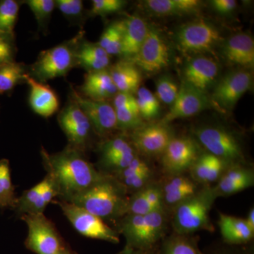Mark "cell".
I'll use <instances>...</instances> for the list:
<instances>
[{"mask_svg":"<svg viewBox=\"0 0 254 254\" xmlns=\"http://www.w3.org/2000/svg\"><path fill=\"white\" fill-rule=\"evenodd\" d=\"M47 175L54 182L58 200L70 201L100 180L105 174L86 158V154L66 145L58 153L41 150Z\"/></svg>","mask_w":254,"mask_h":254,"instance_id":"obj_1","label":"cell"},{"mask_svg":"<svg viewBox=\"0 0 254 254\" xmlns=\"http://www.w3.org/2000/svg\"><path fill=\"white\" fill-rule=\"evenodd\" d=\"M128 194L116 177L104 175L90 188L70 201L106 222H115L127 214Z\"/></svg>","mask_w":254,"mask_h":254,"instance_id":"obj_2","label":"cell"},{"mask_svg":"<svg viewBox=\"0 0 254 254\" xmlns=\"http://www.w3.org/2000/svg\"><path fill=\"white\" fill-rule=\"evenodd\" d=\"M168 225L166 210L144 215L127 214L116 222V231L125 237V247L135 250L155 251L166 237Z\"/></svg>","mask_w":254,"mask_h":254,"instance_id":"obj_3","label":"cell"},{"mask_svg":"<svg viewBox=\"0 0 254 254\" xmlns=\"http://www.w3.org/2000/svg\"><path fill=\"white\" fill-rule=\"evenodd\" d=\"M218 198L213 187L203 186L195 194L173 210L172 225L174 232L192 235L197 232H213L210 212Z\"/></svg>","mask_w":254,"mask_h":254,"instance_id":"obj_4","label":"cell"},{"mask_svg":"<svg viewBox=\"0 0 254 254\" xmlns=\"http://www.w3.org/2000/svg\"><path fill=\"white\" fill-rule=\"evenodd\" d=\"M82 38L83 32L69 41L42 52L30 68V76L42 83L66 76L76 66V48Z\"/></svg>","mask_w":254,"mask_h":254,"instance_id":"obj_5","label":"cell"},{"mask_svg":"<svg viewBox=\"0 0 254 254\" xmlns=\"http://www.w3.org/2000/svg\"><path fill=\"white\" fill-rule=\"evenodd\" d=\"M195 134L207 153L222 159L229 166L247 165L240 140L226 128L218 126L201 127L195 130Z\"/></svg>","mask_w":254,"mask_h":254,"instance_id":"obj_6","label":"cell"},{"mask_svg":"<svg viewBox=\"0 0 254 254\" xmlns=\"http://www.w3.org/2000/svg\"><path fill=\"white\" fill-rule=\"evenodd\" d=\"M20 218L28 227L25 246L28 250L36 254H57L66 247L55 224L44 213L25 214Z\"/></svg>","mask_w":254,"mask_h":254,"instance_id":"obj_7","label":"cell"},{"mask_svg":"<svg viewBox=\"0 0 254 254\" xmlns=\"http://www.w3.org/2000/svg\"><path fill=\"white\" fill-rule=\"evenodd\" d=\"M53 202L59 205L64 215L82 236L113 244L120 242L118 232L99 217L71 202L60 200Z\"/></svg>","mask_w":254,"mask_h":254,"instance_id":"obj_8","label":"cell"},{"mask_svg":"<svg viewBox=\"0 0 254 254\" xmlns=\"http://www.w3.org/2000/svg\"><path fill=\"white\" fill-rule=\"evenodd\" d=\"M58 121L67 138V145L86 154L95 133L89 120L72 98L60 111Z\"/></svg>","mask_w":254,"mask_h":254,"instance_id":"obj_9","label":"cell"},{"mask_svg":"<svg viewBox=\"0 0 254 254\" xmlns=\"http://www.w3.org/2000/svg\"><path fill=\"white\" fill-rule=\"evenodd\" d=\"M98 171L105 175L116 176L137 156L131 142L123 135L106 138L100 144Z\"/></svg>","mask_w":254,"mask_h":254,"instance_id":"obj_10","label":"cell"},{"mask_svg":"<svg viewBox=\"0 0 254 254\" xmlns=\"http://www.w3.org/2000/svg\"><path fill=\"white\" fill-rule=\"evenodd\" d=\"M72 98L89 120L93 131L98 136L105 138L118 129L116 113L113 105L106 100L88 99L71 87Z\"/></svg>","mask_w":254,"mask_h":254,"instance_id":"obj_11","label":"cell"},{"mask_svg":"<svg viewBox=\"0 0 254 254\" xmlns=\"http://www.w3.org/2000/svg\"><path fill=\"white\" fill-rule=\"evenodd\" d=\"M200 155L198 143L190 137H174L162 156V165L169 176L182 175Z\"/></svg>","mask_w":254,"mask_h":254,"instance_id":"obj_12","label":"cell"},{"mask_svg":"<svg viewBox=\"0 0 254 254\" xmlns=\"http://www.w3.org/2000/svg\"><path fill=\"white\" fill-rule=\"evenodd\" d=\"M176 39L179 48L183 53H204L216 46L220 35L211 23L200 20L180 28Z\"/></svg>","mask_w":254,"mask_h":254,"instance_id":"obj_13","label":"cell"},{"mask_svg":"<svg viewBox=\"0 0 254 254\" xmlns=\"http://www.w3.org/2000/svg\"><path fill=\"white\" fill-rule=\"evenodd\" d=\"M174 137L168 125L158 123L144 125L132 131L130 141L143 154L159 155L163 154Z\"/></svg>","mask_w":254,"mask_h":254,"instance_id":"obj_14","label":"cell"},{"mask_svg":"<svg viewBox=\"0 0 254 254\" xmlns=\"http://www.w3.org/2000/svg\"><path fill=\"white\" fill-rule=\"evenodd\" d=\"M133 63L148 73L158 72L168 66L169 48L156 30L148 29L146 38Z\"/></svg>","mask_w":254,"mask_h":254,"instance_id":"obj_15","label":"cell"},{"mask_svg":"<svg viewBox=\"0 0 254 254\" xmlns=\"http://www.w3.org/2000/svg\"><path fill=\"white\" fill-rule=\"evenodd\" d=\"M209 105L210 101L205 93L183 82L170 111L160 123L169 125L178 119L190 118L207 109Z\"/></svg>","mask_w":254,"mask_h":254,"instance_id":"obj_16","label":"cell"},{"mask_svg":"<svg viewBox=\"0 0 254 254\" xmlns=\"http://www.w3.org/2000/svg\"><path fill=\"white\" fill-rule=\"evenodd\" d=\"M58 198L54 182L49 175L17 197L14 210L18 216L25 214L44 213L47 206Z\"/></svg>","mask_w":254,"mask_h":254,"instance_id":"obj_17","label":"cell"},{"mask_svg":"<svg viewBox=\"0 0 254 254\" xmlns=\"http://www.w3.org/2000/svg\"><path fill=\"white\" fill-rule=\"evenodd\" d=\"M253 77L247 71H233L227 74L217 85L213 99L222 108H233L238 100L252 88Z\"/></svg>","mask_w":254,"mask_h":254,"instance_id":"obj_18","label":"cell"},{"mask_svg":"<svg viewBox=\"0 0 254 254\" xmlns=\"http://www.w3.org/2000/svg\"><path fill=\"white\" fill-rule=\"evenodd\" d=\"M213 186L217 197L237 194L254 185V171L247 165L230 167Z\"/></svg>","mask_w":254,"mask_h":254,"instance_id":"obj_19","label":"cell"},{"mask_svg":"<svg viewBox=\"0 0 254 254\" xmlns=\"http://www.w3.org/2000/svg\"><path fill=\"white\" fill-rule=\"evenodd\" d=\"M25 83L29 86V105L35 113L43 118H48L59 110L60 100L58 95L45 83L37 81L26 75Z\"/></svg>","mask_w":254,"mask_h":254,"instance_id":"obj_20","label":"cell"},{"mask_svg":"<svg viewBox=\"0 0 254 254\" xmlns=\"http://www.w3.org/2000/svg\"><path fill=\"white\" fill-rule=\"evenodd\" d=\"M161 210H166L164 206L162 186L153 182L129 195L126 215H144Z\"/></svg>","mask_w":254,"mask_h":254,"instance_id":"obj_21","label":"cell"},{"mask_svg":"<svg viewBox=\"0 0 254 254\" xmlns=\"http://www.w3.org/2000/svg\"><path fill=\"white\" fill-rule=\"evenodd\" d=\"M161 186L164 206L172 210L195 194L200 189L198 183L184 174L170 176Z\"/></svg>","mask_w":254,"mask_h":254,"instance_id":"obj_22","label":"cell"},{"mask_svg":"<svg viewBox=\"0 0 254 254\" xmlns=\"http://www.w3.org/2000/svg\"><path fill=\"white\" fill-rule=\"evenodd\" d=\"M219 66L213 60L198 57L190 60L185 68V82L205 93L216 79Z\"/></svg>","mask_w":254,"mask_h":254,"instance_id":"obj_23","label":"cell"},{"mask_svg":"<svg viewBox=\"0 0 254 254\" xmlns=\"http://www.w3.org/2000/svg\"><path fill=\"white\" fill-rule=\"evenodd\" d=\"M228 164L209 153L200 154L190 168V177L198 185L210 186L220 180L227 169Z\"/></svg>","mask_w":254,"mask_h":254,"instance_id":"obj_24","label":"cell"},{"mask_svg":"<svg viewBox=\"0 0 254 254\" xmlns=\"http://www.w3.org/2000/svg\"><path fill=\"white\" fill-rule=\"evenodd\" d=\"M153 175L149 164L137 155L125 170L115 177L126 188L128 194H131L152 183Z\"/></svg>","mask_w":254,"mask_h":254,"instance_id":"obj_25","label":"cell"},{"mask_svg":"<svg viewBox=\"0 0 254 254\" xmlns=\"http://www.w3.org/2000/svg\"><path fill=\"white\" fill-rule=\"evenodd\" d=\"M80 90L83 96L94 100H106L118 93L108 68L87 73Z\"/></svg>","mask_w":254,"mask_h":254,"instance_id":"obj_26","label":"cell"},{"mask_svg":"<svg viewBox=\"0 0 254 254\" xmlns=\"http://www.w3.org/2000/svg\"><path fill=\"white\" fill-rule=\"evenodd\" d=\"M123 48L121 56L124 59L131 61L138 55L146 38L149 28L143 18L138 16H131L125 20Z\"/></svg>","mask_w":254,"mask_h":254,"instance_id":"obj_27","label":"cell"},{"mask_svg":"<svg viewBox=\"0 0 254 254\" xmlns=\"http://www.w3.org/2000/svg\"><path fill=\"white\" fill-rule=\"evenodd\" d=\"M219 227L223 242L232 246H247L254 240V232L245 219L226 214H219Z\"/></svg>","mask_w":254,"mask_h":254,"instance_id":"obj_28","label":"cell"},{"mask_svg":"<svg viewBox=\"0 0 254 254\" xmlns=\"http://www.w3.org/2000/svg\"><path fill=\"white\" fill-rule=\"evenodd\" d=\"M223 54L227 61L245 67H253L254 41L247 33L234 35L225 43Z\"/></svg>","mask_w":254,"mask_h":254,"instance_id":"obj_29","label":"cell"},{"mask_svg":"<svg viewBox=\"0 0 254 254\" xmlns=\"http://www.w3.org/2000/svg\"><path fill=\"white\" fill-rule=\"evenodd\" d=\"M110 56L98 44L88 41L78 43L76 51V66L90 71L108 69Z\"/></svg>","mask_w":254,"mask_h":254,"instance_id":"obj_30","label":"cell"},{"mask_svg":"<svg viewBox=\"0 0 254 254\" xmlns=\"http://www.w3.org/2000/svg\"><path fill=\"white\" fill-rule=\"evenodd\" d=\"M108 70L118 92L133 94L138 91L142 80L141 74L132 62L122 60Z\"/></svg>","mask_w":254,"mask_h":254,"instance_id":"obj_31","label":"cell"},{"mask_svg":"<svg viewBox=\"0 0 254 254\" xmlns=\"http://www.w3.org/2000/svg\"><path fill=\"white\" fill-rule=\"evenodd\" d=\"M155 254H203L198 247V239L193 235L173 232L165 237L155 250Z\"/></svg>","mask_w":254,"mask_h":254,"instance_id":"obj_32","label":"cell"},{"mask_svg":"<svg viewBox=\"0 0 254 254\" xmlns=\"http://www.w3.org/2000/svg\"><path fill=\"white\" fill-rule=\"evenodd\" d=\"M198 0H148L147 8L159 15L186 14L196 11L199 8Z\"/></svg>","mask_w":254,"mask_h":254,"instance_id":"obj_33","label":"cell"},{"mask_svg":"<svg viewBox=\"0 0 254 254\" xmlns=\"http://www.w3.org/2000/svg\"><path fill=\"white\" fill-rule=\"evenodd\" d=\"M125 20L115 21L108 26L100 36L98 44L110 55H121Z\"/></svg>","mask_w":254,"mask_h":254,"instance_id":"obj_34","label":"cell"},{"mask_svg":"<svg viewBox=\"0 0 254 254\" xmlns=\"http://www.w3.org/2000/svg\"><path fill=\"white\" fill-rule=\"evenodd\" d=\"M17 197L15 187L11 181L9 160H0V209L14 210Z\"/></svg>","mask_w":254,"mask_h":254,"instance_id":"obj_35","label":"cell"},{"mask_svg":"<svg viewBox=\"0 0 254 254\" xmlns=\"http://www.w3.org/2000/svg\"><path fill=\"white\" fill-rule=\"evenodd\" d=\"M26 71L24 65L16 62L0 65V95L11 91L25 82L28 74Z\"/></svg>","mask_w":254,"mask_h":254,"instance_id":"obj_36","label":"cell"},{"mask_svg":"<svg viewBox=\"0 0 254 254\" xmlns=\"http://www.w3.org/2000/svg\"><path fill=\"white\" fill-rule=\"evenodd\" d=\"M136 100L142 119L150 120L158 117L160 113V103L149 90L146 88H138Z\"/></svg>","mask_w":254,"mask_h":254,"instance_id":"obj_37","label":"cell"},{"mask_svg":"<svg viewBox=\"0 0 254 254\" xmlns=\"http://www.w3.org/2000/svg\"><path fill=\"white\" fill-rule=\"evenodd\" d=\"M118 129L123 131H133L144 125L138 106L124 107L115 109Z\"/></svg>","mask_w":254,"mask_h":254,"instance_id":"obj_38","label":"cell"},{"mask_svg":"<svg viewBox=\"0 0 254 254\" xmlns=\"http://www.w3.org/2000/svg\"><path fill=\"white\" fill-rule=\"evenodd\" d=\"M19 10L20 2L16 0L0 1V31L14 34Z\"/></svg>","mask_w":254,"mask_h":254,"instance_id":"obj_39","label":"cell"},{"mask_svg":"<svg viewBox=\"0 0 254 254\" xmlns=\"http://www.w3.org/2000/svg\"><path fill=\"white\" fill-rule=\"evenodd\" d=\"M26 4L31 10L39 29H46L56 6L54 0H28Z\"/></svg>","mask_w":254,"mask_h":254,"instance_id":"obj_40","label":"cell"},{"mask_svg":"<svg viewBox=\"0 0 254 254\" xmlns=\"http://www.w3.org/2000/svg\"><path fill=\"white\" fill-rule=\"evenodd\" d=\"M55 6L68 21L81 23L84 15V7L81 0H56Z\"/></svg>","mask_w":254,"mask_h":254,"instance_id":"obj_41","label":"cell"},{"mask_svg":"<svg viewBox=\"0 0 254 254\" xmlns=\"http://www.w3.org/2000/svg\"><path fill=\"white\" fill-rule=\"evenodd\" d=\"M177 83L169 76L159 78L156 83V98L165 104L173 105L179 93Z\"/></svg>","mask_w":254,"mask_h":254,"instance_id":"obj_42","label":"cell"},{"mask_svg":"<svg viewBox=\"0 0 254 254\" xmlns=\"http://www.w3.org/2000/svg\"><path fill=\"white\" fill-rule=\"evenodd\" d=\"M16 53L14 34L0 31V65L15 62Z\"/></svg>","mask_w":254,"mask_h":254,"instance_id":"obj_43","label":"cell"},{"mask_svg":"<svg viewBox=\"0 0 254 254\" xmlns=\"http://www.w3.org/2000/svg\"><path fill=\"white\" fill-rule=\"evenodd\" d=\"M126 4L127 1L123 0H93L91 14L105 16L113 14L123 9Z\"/></svg>","mask_w":254,"mask_h":254,"instance_id":"obj_44","label":"cell"},{"mask_svg":"<svg viewBox=\"0 0 254 254\" xmlns=\"http://www.w3.org/2000/svg\"><path fill=\"white\" fill-rule=\"evenodd\" d=\"M203 254H254V252L250 247L248 248L245 246H232L224 243L211 247Z\"/></svg>","mask_w":254,"mask_h":254,"instance_id":"obj_45","label":"cell"},{"mask_svg":"<svg viewBox=\"0 0 254 254\" xmlns=\"http://www.w3.org/2000/svg\"><path fill=\"white\" fill-rule=\"evenodd\" d=\"M136 98L133 94L118 92L114 97L113 106L115 109L124 107L136 106Z\"/></svg>","mask_w":254,"mask_h":254,"instance_id":"obj_46","label":"cell"},{"mask_svg":"<svg viewBox=\"0 0 254 254\" xmlns=\"http://www.w3.org/2000/svg\"><path fill=\"white\" fill-rule=\"evenodd\" d=\"M211 4L219 14H228L236 9L237 2L235 0H213Z\"/></svg>","mask_w":254,"mask_h":254,"instance_id":"obj_47","label":"cell"},{"mask_svg":"<svg viewBox=\"0 0 254 254\" xmlns=\"http://www.w3.org/2000/svg\"><path fill=\"white\" fill-rule=\"evenodd\" d=\"M117 254H155V251L135 250V249L125 247V248L121 252Z\"/></svg>","mask_w":254,"mask_h":254,"instance_id":"obj_48","label":"cell"},{"mask_svg":"<svg viewBox=\"0 0 254 254\" xmlns=\"http://www.w3.org/2000/svg\"><path fill=\"white\" fill-rule=\"evenodd\" d=\"M247 225L252 231L254 232V208H252L249 212L247 218L245 219Z\"/></svg>","mask_w":254,"mask_h":254,"instance_id":"obj_49","label":"cell"},{"mask_svg":"<svg viewBox=\"0 0 254 254\" xmlns=\"http://www.w3.org/2000/svg\"><path fill=\"white\" fill-rule=\"evenodd\" d=\"M57 254H76L74 252H73L72 250H71V249L69 248V247H67V246H66V247H64V248L63 249V250H62L60 251L59 253H58Z\"/></svg>","mask_w":254,"mask_h":254,"instance_id":"obj_50","label":"cell"}]
</instances>
